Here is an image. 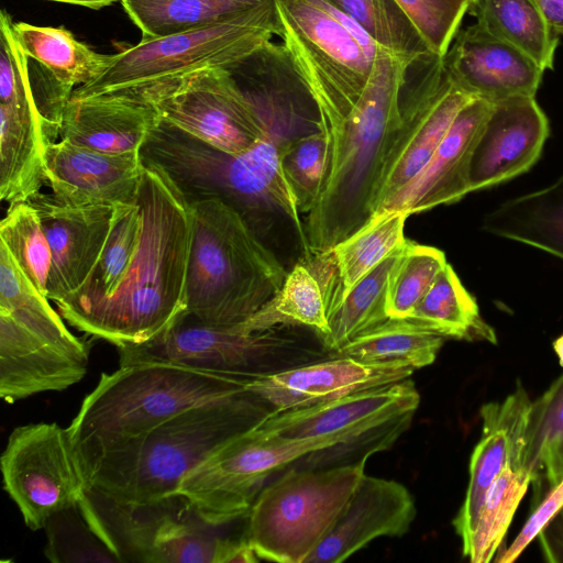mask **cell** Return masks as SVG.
<instances>
[{"mask_svg": "<svg viewBox=\"0 0 563 563\" xmlns=\"http://www.w3.org/2000/svg\"><path fill=\"white\" fill-rule=\"evenodd\" d=\"M136 249L114 289L66 321L118 346L153 339L187 310L191 206L169 174L143 157Z\"/></svg>", "mask_w": 563, "mask_h": 563, "instance_id": "6da1fadb", "label": "cell"}, {"mask_svg": "<svg viewBox=\"0 0 563 563\" xmlns=\"http://www.w3.org/2000/svg\"><path fill=\"white\" fill-rule=\"evenodd\" d=\"M272 411L249 389L186 409L99 456L85 470L89 489L121 505L175 496L183 479L216 449Z\"/></svg>", "mask_w": 563, "mask_h": 563, "instance_id": "7a4b0ae2", "label": "cell"}, {"mask_svg": "<svg viewBox=\"0 0 563 563\" xmlns=\"http://www.w3.org/2000/svg\"><path fill=\"white\" fill-rule=\"evenodd\" d=\"M266 124L267 133L253 146L241 154L229 155L161 119L141 154L159 164L189 202L221 199L235 208L252 229L258 212L283 214L292 223L308 258L305 224L284 173L282 155L291 137L310 131L286 122Z\"/></svg>", "mask_w": 563, "mask_h": 563, "instance_id": "3957f363", "label": "cell"}, {"mask_svg": "<svg viewBox=\"0 0 563 563\" xmlns=\"http://www.w3.org/2000/svg\"><path fill=\"white\" fill-rule=\"evenodd\" d=\"M277 35L274 0L222 21L142 40L111 54L104 70L70 99L112 98L154 107L192 75L230 66Z\"/></svg>", "mask_w": 563, "mask_h": 563, "instance_id": "277c9868", "label": "cell"}, {"mask_svg": "<svg viewBox=\"0 0 563 563\" xmlns=\"http://www.w3.org/2000/svg\"><path fill=\"white\" fill-rule=\"evenodd\" d=\"M190 206L186 311L208 324H241L280 289L288 272L235 208L218 198Z\"/></svg>", "mask_w": 563, "mask_h": 563, "instance_id": "5b68a950", "label": "cell"}, {"mask_svg": "<svg viewBox=\"0 0 563 563\" xmlns=\"http://www.w3.org/2000/svg\"><path fill=\"white\" fill-rule=\"evenodd\" d=\"M249 382L161 362L103 373L67 428L84 472L103 453L186 409L244 390Z\"/></svg>", "mask_w": 563, "mask_h": 563, "instance_id": "8992f818", "label": "cell"}, {"mask_svg": "<svg viewBox=\"0 0 563 563\" xmlns=\"http://www.w3.org/2000/svg\"><path fill=\"white\" fill-rule=\"evenodd\" d=\"M48 300L0 244V396L8 404L65 390L88 372V345Z\"/></svg>", "mask_w": 563, "mask_h": 563, "instance_id": "52a82bcc", "label": "cell"}, {"mask_svg": "<svg viewBox=\"0 0 563 563\" xmlns=\"http://www.w3.org/2000/svg\"><path fill=\"white\" fill-rule=\"evenodd\" d=\"M277 35L306 85L318 126L331 125L362 95L380 46L329 0H274Z\"/></svg>", "mask_w": 563, "mask_h": 563, "instance_id": "ba28073f", "label": "cell"}, {"mask_svg": "<svg viewBox=\"0 0 563 563\" xmlns=\"http://www.w3.org/2000/svg\"><path fill=\"white\" fill-rule=\"evenodd\" d=\"M371 454L333 467L289 468L265 485L249 511L244 531L258 559L305 563L352 496Z\"/></svg>", "mask_w": 563, "mask_h": 563, "instance_id": "9c48e42d", "label": "cell"}, {"mask_svg": "<svg viewBox=\"0 0 563 563\" xmlns=\"http://www.w3.org/2000/svg\"><path fill=\"white\" fill-rule=\"evenodd\" d=\"M284 328L246 332L205 323L186 311L147 342L117 349L120 366L161 362L250 380L331 356L323 344Z\"/></svg>", "mask_w": 563, "mask_h": 563, "instance_id": "30bf717a", "label": "cell"}, {"mask_svg": "<svg viewBox=\"0 0 563 563\" xmlns=\"http://www.w3.org/2000/svg\"><path fill=\"white\" fill-rule=\"evenodd\" d=\"M345 444L338 437L285 439L267 435L254 426L216 449L180 483L199 516L214 526L246 518L274 473L316 452Z\"/></svg>", "mask_w": 563, "mask_h": 563, "instance_id": "8fae6325", "label": "cell"}, {"mask_svg": "<svg viewBox=\"0 0 563 563\" xmlns=\"http://www.w3.org/2000/svg\"><path fill=\"white\" fill-rule=\"evenodd\" d=\"M88 495L123 562L228 563L238 542L180 495L140 506L117 504L90 489Z\"/></svg>", "mask_w": 563, "mask_h": 563, "instance_id": "7c38bea8", "label": "cell"}, {"mask_svg": "<svg viewBox=\"0 0 563 563\" xmlns=\"http://www.w3.org/2000/svg\"><path fill=\"white\" fill-rule=\"evenodd\" d=\"M472 99L452 84L442 56L428 52L410 62L400 92L399 122L380 172L376 211L420 173Z\"/></svg>", "mask_w": 563, "mask_h": 563, "instance_id": "4fadbf2b", "label": "cell"}, {"mask_svg": "<svg viewBox=\"0 0 563 563\" xmlns=\"http://www.w3.org/2000/svg\"><path fill=\"white\" fill-rule=\"evenodd\" d=\"M0 462L3 487L33 531L89 489L68 429L55 422L15 428Z\"/></svg>", "mask_w": 563, "mask_h": 563, "instance_id": "5bb4252c", "label": "cell"}, {"mask_svg": "<svg viewBox=\"0 0 563 563\" xmlns=\"http://www.w3.org/2000/svg\"><path fill=\"white\" fill-rule=\"evenodd\" d=\"M154 108L162 120L229 155L247 151L268 131L225 67L192 75Z\"/></svg>", "mask_w": 563, "mask_h": 563, "instance_id": "9a60e30c", "label": "cell"}, {"mask_svg": "<svg viewBox=\"0 0 563 563\" xmlns=\"http://www.w3.org/2000/svg\"><path fill=\"white\" fill-rule=\"evenodd\" d=\"M419 402L415 383L406 378L308 407L272 411L254 427L273 437H338L350 444L376 431L410 423Z\"/></svg>", "mask_w": 563, "mask_h": 563, "instance_id": "2e32d148", "label": "cell"}, {"mask_svg": "<svg viewBox=\"0 0 563 563\" xmlns=\"http://www.w3.org/2000/svg\"><path fill=\"white\" fill-rule=\"evenodd\" d=\"M549 133V120L536 97L493 103L472 154L470 192L527 173L540 158Z\"/></svg>", "mask_w": 563, "mask_h": 563, "instance_id": "e0dca14e", "label": "cell"}, {"mask_svg": "<svg viewBox=\"0 0 563 563\" xmlns=\"http://www.w3.org/2000/svg\"><path fill=\"white\" fill-rule=\"evenodd\" d=\"M144 161L141 152L107 153L59 139L45 147V184L73 207L115 206L135 200Z\"/></svg>", "mask_w": 563, "mask_h": 563, "instance_id": "ac0fdd59", "label": "cell"}, {"mask_svg": "<svg viewBox=\"0 0 563 563\" xmlns=\"http://www.w3.org/2000/svg\"><path fill=\"white\" fill-rule=\"evenodd\" d=\"M443 64L454 86L492 104L536 97L544 74L530 57L476 22L459 30Z\"/></svg>", "mask_w": 563, "mask_h": 563, "instance_id": "d6986e66", "label": "cell"}, {"mask_svg": "<svg viewBox=\"0 0 563 563\" xmlns=\"http://www.w3.org/2000/svg\"><path fill=\"white\" fill-rule=\"evenodd\" d=\"M413 371L404 363H364L346 356H330L258 376L246 384V389L274 411H283L397 383L409 378Z\"/></svg>", "mask_w": 563, "mask_h": 563, "instance_id": "ffe728a7", "label": "cell"}, {"mask_svg": "<svg viewBox=\"0 0 563 563\" xmlns=\"http://www.w3.org/2000/svg\"><path fill=\"white\" fill-rule=\"evenodd\" d=\"M531 400L518 382L514 393L503 401L481 408L482 437L470 462L466 495L453 526L464 547L476 526L485 497L494 481L507 467L525 470L526 429Z\"/></svg>", "mask_w": 563, "mask_h": 563, "instance_id": "44dd1931", "label": "cell"}, {"mask_svg": "<svg viewBox=\"0 0 563 563\" xmlns=\"http://www.w3.org/2000/svg\"><path fill=\"white\" fill-rule=\"evenodd\" d=\"M29 202L36 209L52 252L47 298L57 302L88 278L111 228L112 206L73 207L40 191Z\"/></svg>", "mask_w": 563, "mask_h": 563, "instance_id": "7402d4cb", "label": "cell"}, {"mask_svg": "<svg viewBox=\"0 0 563 563\" xmlns=\"http://www.w3.org/2000/svg\"><path fill=\"white\" fill-rule=\"evenodd\" d=\"M417 515L402 484L364 474L334 525L305 563H339L380 537L406 534Z\"/></svg>", "mask_w": 563, "mask_h": 563, "instance_id": "603a6c76", "label": "cell"}, {"mask_svg": "<svg viewBox=\"0 0 563 563\" xmlns=\"http://www.w3.org/2000/svg\"><path fill=\"white\" fill-rule=\"evenodd\" d=\"M492 103L472 99L455 117L420 173L375 212L412 213L461 200L470 192L472 154Z\"/></svg>", "mask_w": 563, "mask_h": 563, "instance_id": "cb8c5ba5", "label": "cell"}, {"mask_svg": "<svg viewBox=\"0 0 563 563\" xmlns=\"http://www.w3.org/2000/svg\"><path fill=\"white\" fill-rule=\"evenodd\" d=\"M159 119L152 106L102 97L70 99L59 139L107 153H135Z\"/></svg>", "mask_w": 563, "mask_h": 563, "instance_id": "d4e9b609", "label": "cell"}, {"mask_svg": "<svg viewBox=\"0 0 563 563\" xmlns=\"http://www.w3.org/2000/svg\"><path fill=\"white\" fill-rule=\"evenodd\" d=\"M408 213L384 211L331 250L305 258L309 267L330 282L323 289L329 313L366 274L406 243L404 229ZM319 279V278H318ZM322 280V279H319Z\"/></svg>", "mask_w": 563, "mask_h": 563, "instance_id": "484cf974", "label": "cell"}, {"mask_svg": "<svg viewBox=\"0 0 563 563\" xmlns=\"http://www.w3.org/2000/svg\"><path fill=\"white\" fill-rule=\"evenodd\" d=\"M41 115L33 109L0 103V198L29 201L45 184L47 144Z\"/></svg>", "mask_w": 563, "mask_h": 563, "instance_id": "4316f807", "label": "cell"}, {"mask_svg": "<svg viewBox=\"0 0 563 563\" xmlns=\"http://www.w3.org/2000/svg\"><path fill=\"white\" fill-rule=\"evenodd\" d=\"M482 228L563 260V175L542 189L506 200L484 217Z\"/></svg>", "mask_w": 563, "mask_h": 563, "instance_id": "83f0119b", "label": "cell"}, {"mask_svg": "<svg viewBox=\"0 0 563 563\" xmlns=\"http://www.w3.org/2000/svg\"><path fill=\"white\" fill-rule=\"evenodd\" d=\"M525 470L533 486V506L563 481V374L531 402Z\"/></svg>", "mask_w": 563, "mask_h": 563, "instance_id": "f1b7e54d", "label": "cell"}, {"mask_svg": "<svg viewBox=\"0 0 563 563\" xmlns=\"http://www.w3.org/2000/svg\"><path fill=\"white\" fill-rule=\"evenodd\" d=\"M407 318L443 338L497 343L494 329L481 317L475 298L449 263Z\"/></svg>", "mask_w": 563, "mask_h": 563, "instance_id": "f546056e", "label": "cell"}, {"mask_svg": "<svg viewBox=\"0 0 563 563\" xmlns=\"http://www.w3.org/2000/svg\"><path fill=\"white\" fill-rule=\"evenodd\" d=\"M468 12L476 23L526 54L544 71L553 68L559 36L536 0H474Z\"/></svg>", "mask_w": 563, "mask_h": 563, "instance_id": "4dcf8cb0", "label": "cell"}, {"mask_svg": "<svg viewBox=\"0 0 563 563\" xmlns=\"http://www.w3.org/2000/svg\"><path fill=\"white\" fill-rule=\"evenodd\" d=\"M140 224L136 198L113 206L110 231L88 278L76 291L55 302L64 320L100 301L114 289L136 249Z\"/></svg>", "mask_w": 563, "mask_h": 563, "instance_id": "1f68e13d", "label": "cell"}, {"mask_svg": "<svg viewBox=\"0 0 563 563\" xmlns=\"http://www.w3.org/2000/svg\"><path fill=\"white\" fill-rule=\"evenodd\" d=\"M445 338L408 318H388L358 334L331 356L364 363H404L415 369L432 364Z\"/></svg>", "mask_w": 563, "mask_h": 563, "instance_id": "d6a6232c", "label": "cell"}, {"mask_svg": "<svg viewBox=\"0 0 563 563\" xmlns=\"http://www.w3.org/2000/svg\"><path fill=\"white\" fill-rule=\"evenodd\" d=\"M238 325L246 332L306 327L313 330L321 341L329 334L330 327L318 277L305 261L297 263L288 272L280 289L251 318Z\"/></svg>", "mask_w": 563, "mask_h": 563, "instance_id": "836d02e7", "label": "cell"}, {"mask_svg": "<svg viewBox=\"0 0 563 563\" xmlns=\"http://www.w3.org/2000/svg\"><path fill=\"white\" fill-rule=\"evenodd\" d=\"M13 31L25 54L73 90L97 78L109 64L110 55L95 52L64 27L13 22Z\"/></svg>", "mask_w": 563, "mask_h": 563, "instance_id": "e575fe53", "label": "cell"}, {"mask_svg": "<svg viewBox=\"0 0 563 563\" xmlns=\"http://www.w3.org/2000/svg\"><path fill=\"white\" fill-rule=\"evenodd\" d=\"M44 529V554L52 562H123L88 490L78 503L53 515Z\"/></svg>", "mask_w": 563, "mask_h": 563, "instance_id": "d590c367", "label": "cell"}, {"mask_svg": "<svg viewBox=\"0 0 563 563\" xmlns=\"http://www.w3.org/2000/svg\"><path fill=\"white\" fill-rule=\"evenodd\" d=\"M272 0H121L142 37L209 25Z\"/></svg>", "mask_w": 563, "mask_h": 563, "instance_id": "8d00e7d4", "label": "cell"}, {"mask_svg": "<svg viewBox=\"0 0 563 563\" xmlns=\"http://www.w3.org/2000/svg\"><path fill=\"white\" fill-rule=\"evenodd\" d=\"M399 250L361 278L328 313L330 332L321 342L331 355L358 334L388 319V278Z\"/></svg>", "mask_w": 563, "mask_h": 563, "instance_id": "74e56055", "label": "cell"}, {"mask_svg": "<svg viewBox=\"0 0 563 563\" xmlns=\"http://www.w3.org/2000/svg\"><path fill=\"white\" fill-rule=\"evenodd\" d=\"M529 485L530 476L527 471H514L509 467L494 481L474 531L468 542L462 547L464 556L472 563H487L493 559Z\"/></svg>", "mask_w": 563, "mask_h": 563, "instance_id": "f35d334b", "label": "cell"}, {"mask_svg": "<svg viewBox=\"0 0 563 563\" xmlns=\"http://www.w3.org/2000/svg\"><path fill=\"white\" fill-rule=\"evenodd\" d=\"M352 18L389 53L413 60L431 52L420 32L395 0H329Z\"/></svg>", "mask_w": 563, "mask_h": 563, "instance_id": "ab89813d", "label": "cell"}, {"mask_svg": "<svg viewBox=\"0 0 563 563\" xmlns=\"http://www.w3.org/2000/svg\"><path fill=\"white\" fill-rule=\"evenodd\" d=\"M0 242L33 286L47 297L52 252L38 213L29 201L9 205L0 222Z\"/></svg>", "mask_w": 563, "mask_h": 563, "instance_id": "60d3db41", "label": "cell"}, {"mask_svg": "<svg viewBox=\"0 0 563 563\" xmlns=\"http://www.w3.org/2000/svg\"><path fill=\"white\" fill-rule=\"evenodd\" d=\"M446 263L441 250L406 241L389 273L388 318H407Z\"/></svg>", "mask_w": 563, "mask_h": 563, "instance_id": "b9f144b4", "label": "cell"}, {"mask_svg": "<svg viewBox=\"0 0 563 563\" xmlns=\"http://www.w3.org/2000/svg\"><path fill=\"white\" fill-rule=\"evenodd\" d=\"M282 165L300 213L308 214L318 200L325 174L327 142L323 133L316 130L291 137L284 147Z\"/></svg>", "mask_w": 563, "mask_h": 563, "instance_id": "7bdbcfd3", "label": "cell"}, {"mask_svg": "<svg viewBox=\"0 0 563 563\" xmlns=\"http://www.w3.org/2000/svg\"><path fill=\"white\" fill-rule=\"evenodd\" d=\"M413 22L431 52L444 56L461 29L471 0H395Z\"/></svg>", "mask_w": 563, "mask_h": 563, "instance_id": "ee69618b", "label": "cell"}, {"mask_svg": "<svg viewBox=\"0 0 563 563\" xmlns=\"http://www.w3.org/2000/svg\"><path fill=\"white\" fill-rule=\"evenodd\" d=\"M563 508V481L552 488L543 499L536 505V509L517 534L510 547L497 558L500 563L514 562L530 542L538 537L542 528Z\"/></svg>", "mask_w": 563, "mask_h": 563, "instance_id": "f6af8a7d", "label": "cell"}, {"mask_svg": "<svg viewBox=\"0 0 563 563\" xmlns=\"http://www.w3.org/2000/svg\"><path fill=\"white\" fill-rule=\"evenodd\" d=\"M545 558L550 562H563V508L538 534Z\"/></svg>", "mask_w": 563, "mask_h": 563, "instance_id": "bcb514c9", "label": "cell"}, {"mask_svg": "<svg viewBox=\"0 0 563 563\" xmlns=\"http://www.w3.org/2000/svg\"><path fill=\"white\" fill-rule=\"evenodd\" d=\"M549 26L558 35H563V0H536Z\"/></svg>", "mask_w": 563, "mask_h": 563, "instance_id": "7dc6e473", "label": "cell"}, {"mask_svg": "<svg viewBox=\"0 0 563 563\" xmlns=\"http://www.w3.org/2000/svg\"><path fill=\"white\" fill-rule=\"evenodd\" d=\"M48 1L77 4V5H82V7L98 10V9L110 5V4L121 1V0H48Z\"/></svg>", "mask_w": 563, "mask_h": 563, "instance_id": "c3c4849f", "label": "cell"}, {"mask_svg": "<svg viewBox=\"0 0 563 563\" xmlns=\"http://www.w3.org/2000/svg\"><path fill=\"white\" fill-rule=\"evenodd\" d=\"M553 349L556 353L560 365L563 367V334L560 335L554 342H553Z\"/></svg>", "mask_w": 563, "mask_h": 563, "instance_id": "681fc988", "label": "cell"}, {"mask_svg": "<svg viewBox=\"0 0 563 563\" xmlns=\"http://www.w3.org/2000/svg\"><path fill=\"white\" fill-rule=\"evenodd\" d=\"M474 0H471V3L473 2Z\"/></svg>", "mask_w": 563, "mask_h": 563, "instance_id": "f907efd6", "label": "cell"}]
</instances>
